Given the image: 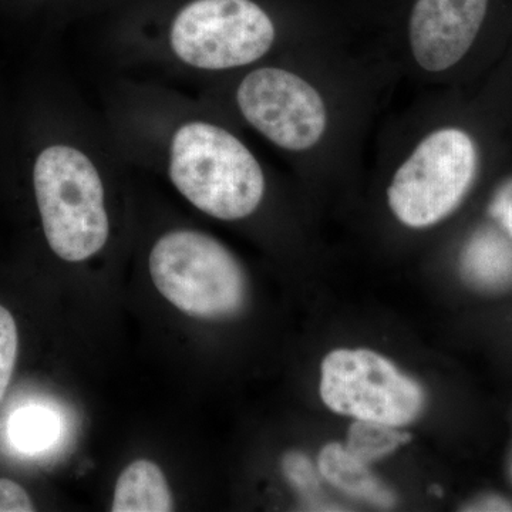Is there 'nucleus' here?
I'll use <instances>...</instances> for the list:
<instances>
[{"label":"nucleus","instance_id":"obj_1","mask_svg":"<svg viewBox=\"0 0 512 512\" xmlns=\"http://www.w3.org/2000/svg\"><path fill=\"white\" fill-rule=\"evenodd\" d=\"M397 76L382 49L353 40L303 53L301 66L259 64L239 80L242 119L268 143L318 174L362 163L367 130Z\"/></svg>","mask_w":512,"mask_h":512},{"label":"nucleus","instance_id":"obj_2","mask_svg":"<svg viewBox=\"0 0 512 512\" xmlns=\"http://www.w3.org/2000/svg\"><path fill=\"white\" fill-rule=\"evenodd\" d=\"M387 210L402 227L423 231L461 207L483 165L474 131L446 113L436 99L420 104L384 138Z\"/></svg>","mask_w":512,"mask_h":512},{"label":"nucleus","instance_id":"obj_3","mask_svg":"<svg viewBox=\"0 0 512 512\" xmlns=\"http://www.w3.org/2000/svg\"><path fill=\"white\" fill-rule=\"evenodd\" d=\"M512 0H369L377 45L397 76L421 86L447 84Z\"/></svg>","mask_w":512,"mask_h":512},{"label":"nucleus","instance_id":"obj_4","mask_svg":"<svg viewBox=\"0 0 512 512\" xmlns=\"http://www.w3.org/2000/svg\"><path fill=\"white\" fill-rule=\"evenodd\" d=\"M168 173L183 197L217 220H245L265 198L266 175L254 151L231 130L210 121L177 128Z\"/></svg>","mask_w":512,"mask_h":512},{"label":"nucleus","instance_id":"obj_5","mask_svg":"<svg viewBox=\"0 0 512 512\" xmlns=\"http://www.w3.org/2000/svg\"><path fill=\"white\" fill-rule=\"evenodd\" d=\"M33 185L50 248L67 262L92 258L106 245L110 221L96 165L83 151L56 144L33 168Z\"/></svg>","mask_w":512,"mask_h":512},{"label":"nucleus","instance_id":"obj_6","mask_svg":"<svg viewBox=\"0 0 512 512\" xmlns=\"http://www.w3.org/2000/svg\"><path fill=\"white\" fill-rule=\"evenodd\" d=\"M148 266L158 292L194 318H227L244 305V269L211 235L191 229L168 232L151 249Z\"/></svg>","mask_w":512,"mask_h":512},{"label":"nucleus","instance_id":"obj_7","mask_svg":"<svg viewBox=\"0 0 512 512\" xmlns=\"http://www.w3.org/2000/svg\"><path fill=\"white\" fill-rule=\"evenodd\" d=\"M320 396L332 412L356 420L404 426L423 407V392L386 357L340 349L322 363Z\"/></svg>","mask_w":512,"mask_h":512},{"label":"nucleus","instance_id":"obj_8","mask_svg":"<svg viewBox=\"0 0 512 512\" xmlns=\"http://www.w3.org/2000/svg\"><path fill=\"white\" fill-rule=\"evenodd\" d=\"M463 274L481 289L512 284V239L494 229H483L468 241L461 258Z\"/></svg>","mask_w":512,"mask_h":512},{"label":"nucleus","instance_id":"obj_9","mask_svg":"<svg viewBox=\"0 0 512 512\" xmlns=\"http://www.w3.org/2000/svg\"><path fill=\"white\" fill-rule=\"evenodd\" d=\"M174 510L173 495L161 468L137 460L121 473L114 490L113 512H168Z\"/></svg>","mask_w":512,"mask_h":512},{"label":"nucleus","instance_id":"obj_10","mask_svg":"<svg viewBox=\"0 0 512 512\" xmlns=\"http://www.w3.org/2000/svg\"><path fill=\"white\" fill-rule=\"evenodd\" d=\"M319 470L343 493L382 507H390L394 503L393 494L370 473L366 463L340 444L323 447L319 454Z\"/></svg>","mask_w":512,"mask_h":512},{"label":"nucleus","instance_id":"obj_11","mask_svg":"<svg viewBox=\"0 0 512 512\" xmlns=\"http://www.w3.org/2000/svg\"><path fill=\"white\" fill-rule=\"evenodd\" d=\"M63 419L53 407L28 404L12 414L8 424L10 443L28 456L45 453L59 443Z\"/></svg>","mask_w":512,"mask_h":512},{"label":"nucleus","instance_id":"obj_12","mask_svg":"<svg viewBox=\"0 0 512 512\" xmlns=\"http://www.w3.org/2000/svg\"><path fill=\"white\" fill-rule=\"evenodd\" d=\"M409 440V434L402 433L396 426L379 421L356 420L350 427L346 448L367 464L376 458L387 456Z\"/></svg>","mask_w":512,"mask_h":512},{"label":"nucleus","instance_id":"obj_13","mask_svg":"<svg viewBox=\"0 0 512 512\" xmlns=\"http://www.w3.org/2000/svg\"><path fill=\"white\" fill-rule=\"evenodd\" d=\"M19 336L15 319L8 309L0 305V402L8 390L16 359H18Z\"/></svg>","mask_w":512,"mask_h":512},{"label":"nucleus","instance_id":"obj_14","mask_svg":"<svg viewBox=\"0 0 512 512\" xmlns=\"http://www.w3.org/2000/svg\"><path fill=\"white\" fill-rule=\"evenodd\" d=\"M285 476L298 490L309 491L318 487L311 461L301 453H289L284 460Z\"/></svg>","mask_w":512,"mask_h":512},{"label":"nucleus","instance_id":"obj_15","mask_svg":"<svg viewBox=\"0 0 512 512\" xmlns=\"http://www.w3.org/2000/svg\"><path fill=\"white\" fill-rule=\"evenodd\" d=\"M488 212L505 234L512 239V177L498 185L488 205Z\"/></svg>","mask_w":512,"mask_h":512},{"label":"nucleus","instance_id":"obj_16","mask_svg":"<svg viewBox=\"0 0 512 512\" xmlns=\"http://www.w3.org/2000/svg\"><path fill=\"white\" fill-rule=\"evenodd\" d=\"M35 511L25 488L8 478H0V512Z\"/></svg>","mask_w":512,"mask_h":512}]
</instances>
